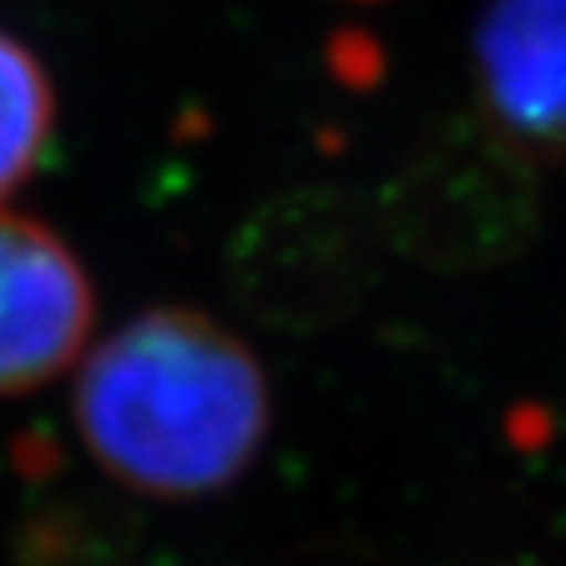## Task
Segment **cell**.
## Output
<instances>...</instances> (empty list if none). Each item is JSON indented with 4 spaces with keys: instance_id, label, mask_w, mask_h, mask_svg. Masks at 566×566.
<instances>
[{
    "instance_id": "1",
    "label": "cell",
    "mask_w": 566,
    "mask_h": 566,
    "mask_svg": "<svg viewBox=\"0 0 566 566\" xmlns=\"http://www.w3.org/2000/svg\"><path fill=\"white\" fill-rule=\"evenodd\" d=\"M268 417L256 354L201 311L130 318L75 381V424L95 464L154 500H201L244 476Z\"/></svg>"
},
{
    "instance_id": "3",
    "label": "cell",
    "mask_w": 566,
    "mask_h": 566,
    "mask_svg": "<svg viewBox=\"0 0 566 566\" xmlns=\"http://www.w3.org/2000/svg\"><path fill=\"white\" fill-rule=\"evenodd\" d=\"M476 83L512 146L566 154V0H492L476 28Z\"/></svg>"
},
{
    "instance_id": "2",
    "label": "cell",
    "mask_w": 566,
    "mask_h": 566,
    "mask_svg": "<svg viewBox=\"0 0 566 566\" xmlns=\"http://www.w3.org/2000/svg\"><path fill=\"white\" fill-rule=\"evenodd\" d=\"M95 323L80 256L48 224L0 212V398L75 366Z\"/></svg>"
},
{
    "instance_id": "4",
    "label": "cell",
    "mask_w": 566,
    "mask_h": 566,
    "mask_svg": "<svg viewBox=\"0 0 566 566\" xmlns=\"http://www.w3.org/2000/svg\"><path fill=\"white\" fill-rule=\"evenodd\" d=\"M55 130V91L44 63L17 35L0 32V201L40 169Z\"/></svg>"
}]
</instances>
